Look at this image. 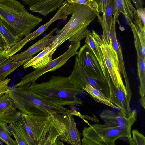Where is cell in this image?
Listing matches in <instances>:
<instances>
[{
  "instance_id": "obj_1",
  "label": "cell",
  "mask_w": 145,
  "mask_h": 145,
  "mask_svg": "<svg viewBox=\"0 0 145 145\" xmlns=\"http://www.w3.org/2000/svg\"><path fill=\"white\" fill-rule=\"evenodd\" d=\"M31 84L8 87L7 92L22 113L46 117L54 113L72 114V111L33 91L30 87Z\"/></svg>"
},
{
  "instance_id": "obj_2",
  "label": "cell",
  "mask_w": 145,
  "mask_h": 145,
  "mask_svg": "<svg viewBox=\"0 0 145 145\" xmlns=\"http://www.w3.org/2000/svg\"><path fill=\"white\" fill-rule=\"evenodd\" d=\"M71 17L61 29H57L49 44L55 50L67 40L80 42L86 37L89 30L87 27L97 17L96 13L86 5L70 3Z\"/></svg>"
},
{
  "instance_id": "obj_3",
  "label": "cell",
  "mask_w": 145,
  "mask_h": 145,
  "mask_svg": "<svg viewBox=\"0 0 145 145\" xmlns=\"http://www.w3.org/2000/svg\"><path fill=\"white\" fill-rule=\"evenodd\" d=\"M30 87L34 93L60 105L72 107L83 104L76 96L84 91L72 83L68 77L52 76L47 81L31 83Z\"/></svg>"
},
{
  "instance_id": "obj_4",
  "label": "cell",
  "mask_w": 145,
  "mask_h": 145,
  "mask_svg": "<svg viewBox=\"0 0 145 145\" xmlns=\"http://www.w3.org/2000/svg\"><path fill=\"white\" fill-rule=\"evenodd\" d=\"M0 19L20 40L42 20L30 13L17 0H0Z\"/></svg>"
},
{
  "instance_id": "obj_5",
  "label": "cell",
  "mask_w": 145,
  "mask_h": 145,
  "mask_svg": "<svg viewBox=\"0 0 145 145\" xmlns=\"http://www.w3.org/2000/svg\"><path fill=\"white\" fill-rule=\"evenodd\" d=\"M72 114L54 113L48 116L50 126L44 145H81V136Z\"/></svg>"
},
{
  "instance_id": "obj_6",
  "label": "cell",
  "mask_w": 145,
  "mask_h": 145,
  "mask_svg": "<svg viewBox=\"0 0 145 145\" xmlns=\"http://www.w3.org/2000/svg\"><path fill=\"white\" fill-rule=\"evenodd\" d=\"M83 127L81 139L82 145H114L120 138L127 140L125 132L120 127L95 124Z\"/></svg>"
},
{
  "instance_id": "obj_7",
  "label": "cell",
  "mask_w": 145,
  "mask_h": 145,
  "mask_svg": "<svg viewBox=\"0 0 145 145\" xmlns=\"http://www.w3.org/2000/svg\"><path fill=\"white\" fill-rule=\"evenodd\" d=\"M20 117L33 145H44L50 126L48 117L22 113Z\"/></svg>"
},
{
  "instance_id": "obj_8",
  "label": "cell",
  "mask_w": 145,
  "mask_h": 145,
  "mask_svg": "<svg viewBox=\"0 0 145 145\" xmlns=\"http://www.w3.org/2000/svg\"><path fill=\"white\" fill-rule=\"evenodd\" d=\"M80 46V42H71L67 50L64 53L52 60L43 67L34 69L31 72L23 77L21 81L13 87H19L27 84L34 82L38 78L46 73L59 68L72 57L77 54L78 50Z\"/></svg>"
},
{
  "instance_id": "obj_9",
  "label": "cell",
  "mask_w": 145,
  "mask_h": 145,
  "mask_svg": "<svg viewBox=\"0 0 145 145\" xmlns=\"http://www.w3.org/2000/svg\"><path fill=\"white\" fill-rule=\"evenodd\" d=\"M96 37L112 82L115 84H124L118 54L113 48L110 36L105 37L101 35V37L96 33Z\"/></svg>"
},
{
  "instance_id": "obj_10",
  "label": "cell",
  "mask_w": 145,
  "mask_h": 145,
  "mask_svg": "<svg viewBox=\"0 0 145 145\" xmlns=\"http://www.w3.org/2000/svg\"><path fill=\"white\" fill-rule=\"evenodd\" d=\"M99 116L104 123L120 127L125 132L129 144L136 145L131 135L132 127L137 120L135 110H132L131 114L126 116L121 111L115 112L106 109L103 110Z\"/></svg>"
},
{
  "instance_id": "obj_11",
  "label": "cell",
  "mask_w": 145,
  "mask_h": 145,
  "mask_svg": "<svg viewBox=\"0 0 145 145\" xmlns=\"http://www.w3.org/2000/svg\"><path fill=\"white\" fill-rule=\"evenodd\" d=\"M73 84L81 90L87 84H89L109 98V93L107 85L103 84L94 79L85 70L76 56L72 72L68 76Z\"/></svg>"
},
{
  "instance_id": "obj_12",
  "label": "cell",
  "mask_w": 145,
  "mask_h": 145,
  "mask_svg": "<svg viewBox=\"0 0 145 145\" xmlns=\"http://www.w3.org/2000/svg\"><path fill=\"white\" fill-rule=\"evenodd\" d=\"M83 67L95 80L107 85L99 63L90 47L85 44L76 55Z\"/></svg>"
},
{
  "instance_id": "obj_13",
  "label": "cell",
  "mask_w": 145,
  "mask_h": 145,
  "mask_svg": "<svg viewBox=\"0 0 145 145\" xmlns=\"http://www.w3.org/2000/svg\"><path fill=\"white\" fill-rule=\"evenodd\" d=\"M57 29V27L53 28L48 34L25 51L10 57V59L12 61H16L32 57L33 56L43 50L47 46L52 42L53 35Z\"/></svg>"
},
{
  "instance_id": "obj_14",
  "label": "cell",
  "mask_w": 145,
  "mask_h": 145,
  "mask_svg": "<svg viewBox=\"0 0 145 145\" xmlns=\"http://www.w3.org/2000/svg\"><path fill=\"white\" fill-rule=\"evenodd\" d=\"M55 51L48 44L37 56L24 64L23 68L25 69L31 67L34 69H37L43 67L52 60Z\"/></svg>"
},
{
  "instance_id": "obj_15",
  "label": "cell",
  "mask_w": 145,
  "mask_h": 145,
  "mask_svg": "<svg viewBox=\"0 0 145 145\" xmlns=\"http://www.w3.org/2000/svg\"><path fill=\"white\" fill-rule=\"evenodd\" d=\"M133 21L129 25L134 37L137 56L145 59V26Z\"/></svg>"
},
{
  "instance_id": "obj_16",
  "label": "cell",
  "mask_w": 145,
  "mask_h": 145,
  "mask_svg": "<svg viewBox=\"0 0 145 145\" xmlns=\"http://www.w3.org/2000/svg\"><path fill=\"white\" fill-rule=\"evenodd\" d=\"M65 1V0H39L29 8L33 12L46 16L58 9Z\"/></svg>"
},
{
  "instance_id": "obj_17",
  "label": "cell",
  "mask_w": 145,
  "mask_h": 145,
  "mask_svg": "<svg viewBox=\"0 0 145 145\" xmlns=\"http://www.w3.org/2000/svg\"><path fill=\"white\" fill-rule=\"evenodd\" d=\"M21 115L9 127L17 145H33L21 122Z\"/></svg>"
},
{
  "instance_id": "obj_18",
  "label": "cell",
  "mask_w": 145,
  "mask_h": 145,
  "mask_svg": "<svg viewBox=\"0 0 145 145\" xmlns=\"http://www.w3.org/2000/svg\"><path fill=\"white\" fill-rule=\"evenodd\" d=\"M96 32L93 30L89 31L85 37V44L88 45L95 56L101 67L103 75L105 78L107 70L102 52L97 42Z\"/></svg>"
},
{
  "instance_id": "obj_19",
  "label": "cell",
  "mask_w": 145,
  "mask_h": 145,
  "mask_svg": "<svg viewBox=\"0 0 145 145\" xmlns=\"http://www.w3.org/2000/svg\"><path fill=\"white\" fill-rule=\"evenodd\" d=\"M135 10L131 0H113V16L117 18L121 13L129 25L133 20V12Z\"/></svg>"
},
{
  "instance_id": "obj_20",
  "label": "cell",
  "mask_w": 145,
  "mask_h": 145,
  "mask_svg": "<svg viewBox=\"0 0 145 145\" xmlns=\"http://www.w3.org/2000/svg\"><path fill=\"white\" fill-rule=\"evenodd\" d=\"M116 24V22L115 21L112 22L110 32V36L112 39L113 48L118 54L120 73L121 75H122L124 78L126 86L128 87L130 86L129 80L125 68L122 49L117 38Z\"/></svg>"
},
{
  "instance_id": "obj_21",
  "label": "cell",
  "mask_w": 145,
  "mask_h": 145,
  "mask_svg": "<svg viewBox=\"0 0 145 145\" xmlns=\"http://www.w3.org/2000/svg\"><path fill=\"white\" fill-rule=\"evenodd\" d=\"M113 13V0H107L105 10L99 21L103 30L102 35L105 37H108L110 35Z\"/></svg>"
},
{
  "instance_id": "obj_22",
  "label": "cell",
  "mask_w": 145,
  "mask_h": 145,
  "mask_svg": "<svg viewBox=\"0 0 145 145\" xmlns=\"http://www.w3.org/2000/svg\"><path fill=\"white\" fill-rule=\"evenodd\" d=\"M83 90L89 93L94 100L120 111L119 108L109 100L108 98L89 84H87Z\"/></svg>"
},
{
  "instance_id": "obj_23",
  "label": "cell",
  "mask_w": 145,
  "mask_h": 145,
  "mask_svg": "<svg viewBox=\"0 0 145 145\" xmlns=\"http://www.w3.org/2000/svg\"><path fill=\"white\" fill-rule=\"evenodd\" d=\"M32 57L16 61H12L10 60L0 66V80H5L8 75L13 72L17 68L23 65Z\"/></svg>"
},
{
  "instance_id": "obj_24",
  "label": "cell",
  "mask_w": 145,
  "mask_h": 145,
  "mask_svg": "<svg viewBox=\"0 0 145 145\" xmlns=\"http://www.w3.org/2000/svg\"><path fill=\"white\" fill-rule=\"evenodd\" d=\"M0 109L10 113L18 111L14 102L7 91L0 94Z\"/></svg>"
},
{
  "instance_id": "obj_25",
  "label": "cell",
  "mask_w": 145,
  "mask_h": 145,
  "mask_svg": "<svg viewBox=\"0 0 145 145\" xmlns=\"http://www.w3.org/2000/svg\"><path fill=\"white\" fill-rule=\"evenodd\" d=\"M137 67L138 76L140 81L139 93L141 97L145 94V59L137 56Z\"/></svg>"
},
{
  "instance_id": "obj_26",
  "label": "cell",
  "mask_w": 145,
  "mask_h": 145,
  "mask_svg": "<svg viewBox=\"0 0 145 145\" xmlns=\"http://www.w3.org/2000/svg\"><path fill=\"white\" fill-rule=\"evenodd\" d=\"M12 135L8 123L0 121V140L7 145H17L15 140L11 137Z\"/></svg>"
},
{
  "instance_id": "obj_27",
  "label": "cell",
  "mask_w": 145,
  "mask_h": 145,
  "mask_svg": "<svg viewBox=\"0 0 145 145\" xmlns=\"http://www.w3.org/2000/svg\"><path fill=\"white\" fill-rule=\"evenodd\" d=\"M0 32L6 39L10 48L20 40L11 33L0 19Z\"/></svg>"
},
{
  "instance_id": "obj_28",
  "label": "cell",
  "mask_w": 145,
  "mask_h": 145,
  "mask_svg": "<svg viewBox=\"0 0 145 145\" xmlns=\"http://www.w3.org/2000/svg\"><path fill=\"white\" fill-rule=\"evenodd\" d=\"M69 3L82 4L89 6L93 10L97 15L99 21L101 16L99 15L98 4L95 0H66Z\"/></svg>"
},
{
  "instance_id": "obj_29",
  "label": "cell",
  "mask_w": 145,
  "mask_h": 145,
  "mask_svg": "<svg viewBox=\"0 0 145 145\" xmlns=\"http://www.w3.org/2000/svg\"><path fill=\"white\" fill-rule=\"evenodd\" d=\"M20 111L10 113L0 109V121L10 124L13 123L21 114Z\"/></svg>"
},
{
  "instance_id": "obj_30",
  "label": "cell",
  "mask_w": 145,
  "mask_h": 145,
  "mask_svg": "<svg viewBox=\"0 0 145 145\" xmlns=\"http://www.w3.org/2000/svg\"><path fill=\"white\" fill-rule=\"evenodd\" d=\"M132 140L136 145H145V137L142 133L136 129L132 131Z\"/></svg>"
},
{
  "instance_id": "obj_31",
  "label": "cell",
  "mask_w": 145,
  "mask_h": 145,
  "mask_svg": "<svg viewBox=\"0 0 145 145\" xmlns=\"http://www.w3.org/2000/svg\"><path fill=\"white\" fill-rule=\"evenodd\" d=\"M10 49L7 40L0 32V52L7 51Z\"/></svg>"
},
{
  "instance_id": "obj_32",
  "label": "cell",
  "mask_w": 145,
  "mask_h": 145,
  "mask_svg": "<svg viewBox=\"0 0 145 145\" xmlns=\"http://www.w3.org/2000/svg\"><path fill=\"white\" fill-rule=\"evenodd\" d=\"M11 79L7 78L3 80H0V94L7 91L8 84Z\"/></svg>"
},
{
  "instance_id": "obj_33",
  "label": "cell",
  "mask_w": 145,
  "mask_h": 145,
  "mask_svg": "<svg viewBox=\"0 0 145 145\" xmlns=\"http://www.w3.org/2000/svg\"><path fill=\"white\" fill-rule=\"evenodd\" d=\"M7 51L4 50L0 52V66L11 60Z\"/></svg>"
},
{
  "instance_id": "obj_34",
  "label": "cell",
  "mask_w": 145,
  "mask_h": 145,
  "mask_svg": "<svg viewBox=\"0 0 145 145\" xmlns=\"http://www.w3.org/2000/svg\"><path fill=\"white\" fill-rule=\"evenodd\" d=\"M133 3L136 10L143 8L144 5V0H131Z\"/></svg>"
},
{
  "instance_id": "obj_35",
  "label": "cell",
  "mask_w": 145,
  "mask_h": 145,
  "mask_svg": "<svg viewBox=\"0 0 145 145\" xmlns=\"http://www.w3.org/2000/svg\"><path fill=\"white\" fill-rule=\"evenodd\" d=\"M107 0H100L98 4L99 12L103 14L105 12Z\"/></svg>"
},
{
  "instance_id": "obj_36",
  "label": "cell",
  "mask_w": 145,
  "mask_h": 145,
  "mask_svg": "<svg viewBox=\"0 0 145 145\" xmlns=\"http://www.w3.org/2000/svg\"><path fill=\"white\" fill-rule=\"evenodd\" d=\"M24 4L29 5H32L36 3L39 0H20Z\"/></svg>"
},
{
  "instance_id": "obj_37",
  "label": "cell",
  "mask_w": 145,
  "mask_h": 145,
  "mask_svg": "<svg viewBox=\"0 0 145 145\" xmlns=\"http://www.w3.org/2000/svg\"><path fill=\"white\" fill-rule=\"evenodd\" d=\"M139 102L141 106L145 108V96L141 97L139 99Z\"/></svg>"
},
{
  "instance_id": "obj_38",
  "label": "cell",
  "mask_w": 145,
  "mask_h": 145,
  "mask_svg": "<svg viewBox=\"0 0 145 145\" xmlns=\"http://www.w3.org/2000/svg\"><path fill=\"white\" fill-rule=\"evenodd\" d=\"M95 1L98 5V4L100 1V0H95Z\"/></svg>"
}]
</instances>
